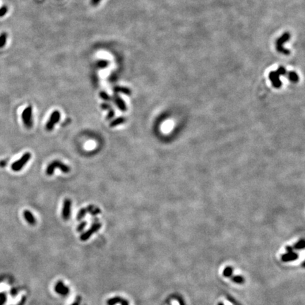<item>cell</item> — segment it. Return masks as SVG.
<instances>
[{
	"instance_id": "obj_19",
	"label": "cell",
	"mask_w": 305,
	"mask_h": 305,
	"mask_svg": "<svg viewBox=\"0 0 305 305\" xmlns=\"http://www.w3.org/2000/svg\"><path fill=\"white\" fill-rule=\"evenodd\" d=\"M100 97L102 99L104 100L105 101H110L111 100V98L110 96L107 94L106 92L105 91H102L100 93Z\"/></svg>"
},
{
	"instance_id": "obj_16",
	"label": "cell",
	"mask_w": 305,
	"mask_h": 305,
	"mask_svg": "<svg viewBox=\"0 0 305 305\" xmlns=\"http://www.w3.org/2000/svg\"><path fill=\"white\" fill-rule=\"evenodd\" d=\"M287 73H288V78H289L291 81L297 82V81H298L299 77L296 72H295V71H290V72H288Z\"/></svg>"
},
{
	"instance_id": "obj_13",
	"label": "cell",
	"mask_w": 305,
	"mask_h": 305,
	"mask_svg": "<svg viewBox=\"0 0 305 305\" xmlns=\"http://www.w3.org/2000/svg\"><path fill=\"white\" fill-rule=\"evenodd\" d=\"M23 216L26 221H27V223H29L30 225H35V223H36V219H35V216H33V214L32 213L31 211H29V210H24Z\"/></svg>"
},
{
	"instance_id": "obj_27",
	"label": "cell",
	"mask_w": 305,
	"mask_h": 305,
	"mask_svg": "<svg viewBox=\"0 0 305 305\" xmlns=\"http://www.w3.org/2000/svg\"><path fill=\"white\" fill-rule=\"evenodd\" d=\"M81 302V297H77V298L75 300V302L73 303L71 305H80Z\"/></svg>"
},
{
	"instance_id": "obj_6",
	"label": "cell",
	"mask_w": 305,
	"mask_h": 305,
	"mask_svg": "<svg viewBox=\"0 0 305 305\" xmlns=\"http://www.w3.org/2000/svg\"><path fill=\"white\" fill-rule=\"evenodd\" d=\"M101 226H102L101 223H98V222H95V223H93V225H92L91 227H90L87 231H86L85 232H84L81 235V237H80L81 240V241L88 240V239H89L90 237L94 234V233L97 232L101 228Z\"/></svg>"
},
{
	"instance_id": "obj_28",
	"label": "cell",
	"mask_w": 305,
	"mask_h": 305,
	"mask_svg": "<svg viewBox=\"0 0 305 305\" xmlns=\"http://www.w3.org/2000/svg\"><path fill=\"white\" fill-rule=\"evenodd\" d=\"M101 0H91V4L93 5H97L98 4L100 3V1Z\"/></svg>"
},
{
	"instance_id": "obj_9",
	"label": "cell",
	"mask_w": 305,
	"mask_h": 305,
	"mask_svg": "<svg viewBox=\"0 0 305 305\" xmlns=\"http://www.w3.org/2000/svg\"><path fill=\"white\" fill-rule=\"evenodd\" d=\"M71 208V201L69 199H65L63 203V208L62 211V217L65 220H67L70 218Z\"/></svg>"
},
{
	"instance_id": "obj_22",
	"label": "cell",
	"mask_w": 305,
	"mask_h": 305,
	"mask_svg": "<svg viewBox=\"0 0 305 305\" xmlns=\"http://www.w3.org/2000/svg\"><path fill=\"white\" fill-rule=\"evenodd\" d=\"M8 8L7 6H3L1 8H0V17H3L7 13Z\"/></svg>"
},
{
	"instance_id": "obj_5",
	"label": "cell",
	"mask_w": 305,
	"mask_h": 305,
	"mask_svg": "<svg viewBox=\"0 0 305 305\" xmlns=\"http://www.w3.org/2000/svg\"><path fill=\"white\" fill-rule=\"evenodd\" d=\"M31 158V155L30 152H26L18 161H17L14 163L12 165V169L14 171H20L23 167L25 166V165L30 161Z\"/></svg>"
},
{
	"instance_id": "obj_18",
	"label": "cell",
	"mask_w": 305,
	"mask_h": 305,
	"mask_svg": "<svg viewBox=\"0 0 305 305\" xmlns=\"http://www.w3.org/2000/svg\"><path fill=\"white\" fill-rule=\"evenodd\" d=\"M97 66L100 69H104L108 66V62L106 60H99L97 62Z\"/></svg>"
},
{
	"instance_id": "obj_10",
	"label": "cell",
	"mask_w": 305,
	"mask_h": 305,
	"mask_svg": "<svg viewBox=\"0 0 305 305\" xmlns=\"http://www.w3.org/2000/svg\"><path fill=\"white\" fill-rule=\"evenodd\" d=\"M118 303H120L122 305H129V303L126 299L122 298L121 297H114L107 300V305H115Z\"/></svg>"
},
{
	"instance_id": "obj_12",
	"label": "cell",
	"mask_w": 305,
	"mask_h": 305,
	"mask_svg": "<svg viewBox=\"0 0 305 305\" xmlns=\"http://www.w3.org/2000/svg\"><path fill=\"white\" fill-rule=\"evenodd\" d=\"M95 206L94 205H90L86 208H83L79 210L78 213V215H77V220H81L83 218L85 217L86 216V214L88 213L91 212V210H93Z\"/></svg>"
},
{
	"instance_id": "obj_2",
	"label": "cell",
	"mask_w": 305,
	"mask_h": 305,
	"mask_svg": "<svg viewBox=\"0 0 305 305\" xmlns=\"http://www.w3.org/2000/svg\"><path fill=\"white\" fill-rule=\"evenodd\" d=\"M56 168H59L60 170L64 173L69 172L71 169L70 167L65 165V164L62 163V162L59 161H52V163L49 164L48 166L47 167L46 174L49 175V176H51V175L53 174Z\"/></svg>"
},
{
	"instance_id": "obj_21",
	"label": "cell",
	"mask_w": 305,
	"mask_h": 305,
	"mask_svg": "<svg viewBox=\"0 0 305 305\" xmlns=\"http://www.w3.org/2000/svg\"><path fill=\"white\" fill-rule=\"evenodd\" d=\"M87 225V222L86 221H83L80 224H79L78 227H77V231L78 232H81L84 230V229L86 227V226Z\"/></svg>"
},
{
	"instance_id": "obj_24",
	"label": "cell",
	"mask_w": 305,
	"mask_h": 305,
	"mask_svg": "<svg viewBox=\"0 0 305 305\" xmlns=\"http://www.w3.org/2000/svg\"><path fill=\"white\" fill-rule=\"evenodd\" d=\"M101 108L103 109V110H110L112 108V106L110 104H108V103H102L101 104Z\"/></svg>"
},
{
	"instance_id": "obj_26",
	"label": "cell",
	"mask_w": 305,
	"mask_h": 305,
	"mask_svg": "<svg viewBox=\"0 0 305 305\" xmlns=\"http://www.w3.org/2000/svg\"><path fill=\"white\" fill-rule=\"evenodd\" d=\"M232 270H231V268H227L225 270V271H224V274H225V276H229L231 275L232 273Z\"/></svg>"
},
{
	"instance_id": "obj_1",
	"label": "cell",
	"mask_w": 305,
	"mask_h": 305,
	"mask_svg": "<svg viewBox=\"0 0 305 305\" xmlns=\"http://www.w3.org/2000/svg\"><path fill=\"white\" fill-rule=\"evenodd\" d=\"M290 33L289 32H285L280 36L276 42V49L280 53L285 54V55H289L290 54V51L287 49H285L283 47L284 44L290 39Z\"/></svg>"
},
{
	"instance_id": "obj_20",
	"label": "cell",
	"mask_w": 305,
	"mask_h": 305,
	"mask_svg": "<svg viewBox=\"0 0 305 305\" xmlns=\"http://www.w3.org/2000/svg\"><path fill=\"white\" fill-rule=\"evenodd\" d=\"M100 213H101L100 209V208H98V207H96V206H95V207H94V208H93V210H91V212L90 213L91 214V216H97V215H98V214Z\"/></svg>"
},
{
	"instance_id": "obj_15",
	"label": "cell",
	"mask_w": 305,
	"mask_h": 305,
	"mask_svg": "<svg viewBox=\"0 0 305 305\" xmlns=\"http://www.w3.org/2000/svg\"><path fill=\"white\" fill-rule=\"evenodd\" d=\"M114 91L117 92V93H124L127 95H130L131 94V91L129 88L122 87V86H115V87H114Z\"/></svg>"
},
{
	"instance_id": "obj_14",
	"label": "cell",
	"mask_w": 305,
	"mask_h": 305,
	"mask_svg": "<svg viewBox=\"0 0 305 305\" xmlns=\"http://www.w3.org/2000/svg\"><path fill=\"white\" fill-rule=\"evenodd\" d=\"M126 117H117L114 120H113L112 122H110V126L111 127H115L117 126L120 125V124L124 123L126 122Z\"/></svg>"
},
{
	"instance_id": "obj_17",
	"label": "cell",
	"mask_w": 305,
	"mask_h": 305,
	"mask_svg": "<svg viewBox=\"0 0 305 305\" xmlns=\"http://www.w3.org/2000/svg\"><path fill=\"white\" fill-rule=\"evenodd\" d=\"M7 34L6 33H2L0 35V48H2L5 46L7 43Z\"/></svg>"
},
{
	"instance_id": "obj_25",
	"label": "cell",
	"mask_w": 305,
	"mask_h": 305,
	"mask_svg": "<svg viewBox=\"0 0 305 305\" xmlns=\"http://www.w3.org/2000/svg\"><path fill=\"white\" fill-rule=\"evenodd\" d=\"M6 301H7V297H6L4 293H2L0 296V305H4Z\"/></svg>"
},
{
	"instance_id": "obj_4",
	"label": "cell",
	"mask_w": 305,
	"mask_h": 305,
	"mask_svg": "<svg viewBox=\"0 0 305 305\" xmlns=\"http://www.w3.org/2000/svg\"><path fill=\"white\" fill-rule=\"evenodd\" d=\"M60 118H61V114H60L59 111L54 110V112H52L50 118H49V120L47 122L46 125H45L46 130H48V131H52L54 129L55 124L59 122Z\"/></svg>"
},
{
	"instance_id": "obj_23",
	"label": "cell",
	"mask_w": 305,
	"mask_h": 305,
	"mask_svg": "<svg viewBox=\"0 0 305 305\" xmlns=\"http://www.w3.org/2000/svg\"><path fill=\"white\" fill-rule=\"evenodd\" d=\"M114 114H115V113H114V110H112V109H111L110 110H109V113L107 114V115L106 117V120H111V119H112L113 117H114Z\"/></svg>"
},
{
	"instance_id": "obj_29",
	"label": "cell",
	"mask_w": 305,
	"mask_h": 305,
	"mask_svg": "<svg viewBox=\"0 0 305 305\" xmlns=\"http://www.w3.org/2000/svg\"><path fill=\"white\" fill-rule=\"evenodd\" d=\"M1 294H2V293H0V296H1Z\"/></svg>"
},
{
	"instance_id": "obj_11",
	"label": "cell",
	"mask_w": 305,
	"mask_h": 305,
	"mask_svg": "<svg viewBox=\"0 0 305 305\" xmlns=\"http://www.w3.org/2000/svg\"><path fill=\"white\" fill-rule=\"evenodd\" d=\"M113 100H114V103L117 105V106L120 110L123 111V112H125L127 110V105H126L125 102H124L122 98L119 96L117 94H114V96H113Z\"/></svg>"
},
{
	"instance_id": "obj_3",
	"label": "cell",
	"mask_w": 305,
	"mask_h": 305,
	"mask_svg": "<svg viewBox=\"0 0 305 305\" xmlns=\"http://www.w3.org/2000/svg\"><path fill=\"white\" fill-rule=\"evenodd\" d=\"M287 73L285 68L284 67H280L276 71H271L269 74V78L271 81L273 82V84L275 87H280L281 85L279 76L280 75H285Z\"/></svg>"
},
{
	"instance_id": "obj_8",
	"label": "cell",
	"mask_w": 305,
	"mask_h": 305,
	"mask_svg": "<svg viewBox=\"0 0 305 305\" xmlns=\"http://www.w3.org/2000/svg\"><path fill=\"white\" fill-rule=\"evenodd\" d=\"M54 291L61 296H67L69 294L70 289L69 287L65 285L64 282L59 280L54 285Z\"/></svg>"
},
{
	"instance_id": "obj_7",
	"label": "cell",
	"mask_w": 305,
	"mask_h": 305,
	"mask_svg": "<svg viewBox=\"0 0 305 305\" xmlns=\"http://www.w3.org/2000/svg\"><path fill=\"white\" fill-rule=\"evenodd\" d=\"M22 120L27 128H31L33 126L32 120V107L28 106L23 111Z\"/></svg>"
}]
</instances>
